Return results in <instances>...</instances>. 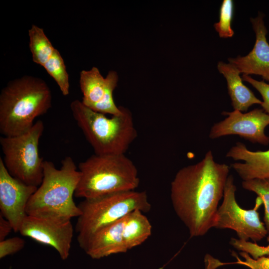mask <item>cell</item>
I'll return each instance as SVG.
<instances>
[{"label":"cell","instance_id":"2","mask_svg":"<svg viewBox=\"0 0 269 269\" xmlns=\"http://www.w3.org/2000/svg\"><path fill=\"white\" fill-rule=\"evenodd\" d=\"M51 103V90L42 79L25 75L10 81L0 94V133L14 136L26 133Z\"/></svg>","mask_w":269,"mask_h":269},{"label":"cell","instance_id":"1","mask_svg":"<svg viewBox=\"0 0 269 269\" xmlns=\"http://www.w3.org/2000/svg\"><path fill=\"white\" fill-rule=\"evenodd\" d=\"M229 170L228 165L214 160L210 150L199 162L179 169L171 181L173 208L191 238L214 228Z\"/></svg>","mask_w":269,"mask_h":269},{"label":"cell","instance_id":"9","mask_svg":"<svg viewBox=\"0 0 269 269\" xmlns=\"http://www.w3.org/2000/svg\"><path fill=\"white\" fill-rule=\"evenodd\" d=\"M222 114L228 117L212 127L209 135L211 139L238 135L253 143H269V136L265 133L269 125V115L263 109H255L246 113L234 110Z\"/></svg>","mask_w":269,"mask_h":269},{"label":"cell","instance_id":"14","mask_svg":"<svg viewBox=\"0 0 269 269\" xmlns=\"http://www.w3.org/2000/svg\"><path fill=\"white\" fill-rule=\"evenodd\" d=\"M226 156L244 161L231 164L243 181L269 178V149L252 151L244 143L238 142L228 151Z\"/></svg>","mask_w":269,"mask_h":269},{"label":"cell","instance_id":"21","mask_svg":"<svg viewBox=\"0 0 269 269\" xmlns=\"http://www.w3.org/2000/svg\"><path fill=\"white\" fill-rule=\"evenodd\" d=\"M234 13V3L232 0H224L220 6L219 20L214 26L221 38H230L234 34L232 21Z\"/></svg>","mask_w":269,"mask_h":269},{"label":"cell","instance_id":"17","mask_svg":"<svg viewBox=\"0 0 269 269\" xmlns=\"http://www.w3.org/2000/svg\"><path fill=\"white\" fill-rule=\"evenodd\" d=\"M151 225L139 210H134L124 217L123 237L128 250L144 243L151 235Z\"/></svg>","mask_w":269,"mask_h":269},{"label":"cell","instance_id":"16","mask_svg":"<svg viewBox=\"0 0 269 269\" xmlns=\"http://www.w3.org/2000/svg\"><path fill=\"white\" fill-rule=\"evenodd\" d=\"M218 71L225 78L228 93L234 110L245 112L254 104L261 105L262 101L243 82L240 72L231 63L219 62Z\"/></svg>","mask_w":269,"mask_h":269},{"label":"cell","instance_id":"8","mask_svg":"<svg viewBox=\"0 0 269 269\" xmlns=\"http://www.w3.org/2000/svg\"><path fill=\"white\" fill-rule=\"evenodd\" d=\"M236 190L233 176L230 175L225 187L223 202L217 210L214 228L231 229L236 232L238 239H250L257 243L268 235L257 211L262 201L258 198V202L253 209H243L236 200Z\"/></svg>","mask_w":269,"mask_h":269},{"label":"cell","instance_id":"10","mask_svg":"<svg viewBox=\"0 0 269 269\" xmlns=\"http://www.w3.org/2000/svg\"><path fill=\"white\" fill-rule=\"evenodd\" d=\"M118 82V74L113 70L110 71L105 78L96 67L81 71L79 80L83 94L81 102L88 108L99 113L112 116L120 114L122 107H118L113 98Z\"/></svg>","mask_w":269,"mask_h":269},{"label":"cell","instance_id":"12","mask_svg":"<svg viewBox=\"0 0 269 269\" xmlns=\"http://www.w3.org/2000/svg\"><path fill=\"white\" fill-rule=\"evenodd\" d=\"M37 188L12 176L0 157V214L10 223L15 232H19L27 216V203Z\"/></svg>","mask_w":269,"mask_h":269},{"label":"cell","instance_id":"5","mask_svg":"<svg viewBox=\"0 0 269 269\" xmlns=\"http://www.w3.org/2000/svg\"><path fill=\"white\" fill-rule=\"evenodd\" d=\"M80 178L74 196L91 199L135 190L139 184L137 169L125 154H93L79 164Z\"/></svg>","mask_w":269,"mask_h":269},{"label":"cell","instance_id":"26","mask_svg":"<svg viewBox=\"0 0 269 269\" xmlns=\"http://www.w3.org/2000/svg\"><path fill=\"white\" fill-rule=\"evenodd\" d=\"M13 230L10 223L0 214V241L6 239V237Z\"/></svg>","mask_w":269,"mask_h":269},{"label":"cell","instance_id":"13","mask_svg":"<svg viewBox=\"0 0 269 269\" xmlns=\"http://www.w3.org/2000/svg\"><path fill=\"white\" fill-rule=\"evenodd\" d=\"M250 19L256 34V42L253 49L245 56L229 58L228 61L240 73L260 75L269 82V44L266 37L268 31L263 16L260 14Z\"/></svg>","mask_w":269,"mask_h":269},{"label":"cell","instance_id":"22","mask_svg":"<svg viewBox=\"0 0 269 269\" xmlns=\"http://www.w3.org/2000/svg\"><path fill=\"white\" fill-rule=\"evenodd\" d=\"M269 244L267 246H261L257 243L244 241L232 238L230 244L236 250L248 253L252 258L257 259L263 256H269V236L267 237Z\"/></svg>","mask_w":269,"mask_h":269},{"label":"cell","instance_id":"23","mask_svg":"<svg viewBox=\"0 0 269 269\" xmlns=\"http://www.w3.org/2000/svg\"><path fill=\"white\" fill-rule=\"evenodd\" d=\"M232 255L236 257L237 261L230 263H223L221 262L215 263L217 265L215 267L227 264H239L245 266L250 269H269V258L266 256L260 257L257 259L252 258L248 253L240 252V256L244 259L241 260L239 259L236 253L232 252Z\"/></svg>","mask_w":269,"mask_h":269},{"label":"cell","instance_id":"24","mask_svg":"<svg viewBox=\"0 0 269 269\" xmlns=\"http://www.w3.org/2000/svg\"><path fill=\"white\" fill-rule=\"evenodd\" d=\"M25 245L23 239L18 237L0 241V258L14 254L22 250Z\"/></svg>","mask_w":269,"mask_h":269},{"label":"cell","instance_id":"20","mask_svg":"<svg viewBox=\"0 0 269 269\" xmlns=\"http://www.w3.org/2000/svg\"><path fill=\"white\" fill-rule=\"evenodd\" d=\"M242 186L244 189L256 193L264 204V224L269 234V178L243 181Z\"/></svg>","mask_w":269,"mask_h":269},{"label":"cell","instance_id":"25","mask_svg":"<svg viewBox=\"0 0 269 269\" xmlns=\"http://www.w3.org/2000/svg\"><path fill=\"white\" fill-rule=\"evenodd\" d=\"M242 78L252 85L260 93L263 100L261 106L264 111L269 115V84L257 80L245 74L243 75Z\"/></svg>","mask_w":269,"mask_h":269},{"label":"cell","instance_id":"3","mask_svg":"<svg viewBox=\"0 0 269 269\" xmlns=\"http://www.w3.org/2000/svg\"><path fill=\"white\" fill-rule=\"evenodd\" d=\"M43 166V180L27 203V215L63 221L78 217L81 212L73 196L80 172L73 159L65 157L59 169L48 160Z\"/></svg>","mask_w":269,"mask_h":269},{"label":"cell","instance_id":"6","mask_svg":"<svg viewBox=\"0 0 269 269\" xmlns=\"http://www.w3.org/2000/svg\"><path fill=\"white\" fill-rule=\"evenodd\" d=\"M81 214L75 226L77 240L82 249L91 236L99 229L139 210L143 213L151 208L145 191L117 192L84 199L78 205Z\"/></svg>","mask_w":269,"mask_h":269},{"label":"cell","instance_id":"7","mask_svg":"<svg viewBox=\"0 0 269 269\" xmlns=\"http://www.w3.org/2000/svg\"><path fill=\"white\" fill-rule=\"evenodd\" d=\"M41 120L26 133L14 136H1L4 165L9 173L24 183L38 187L43 177V162L39 143L44 131Z\"/></svg>","mask_w":269,"mask_h":269},{"label":"cell","instance_id":"11","mask_svg":"<svg viewBox=\"0 0 269 269\" xmlns=\"http://www.w3.org/2000/svg\"><path fill=\"white\" fill-rule=\"evenodd\" d=\"M19 232L23 236L52 247L62 260H66L70 255L74 233L71 220L27 215Z\"/></svg>","mask_w":269,"mask_h":269},{"label":"cell","instance_id":"15","mask_svg":"<svg viewBox=\"0 0 269 269\" xmlns=\"http://www.w3.org/2000/svg\"><path fill=\"white\" fill-rule=\"evenodd\" d=\"M124 217L93 234L82 248L86 254L93 259H100L127 252L123 237Z\"/></svg>","mask_w":269,"mask_h":269},{"label":"cell","instance_id":"19","mask_svg":"<svg viewBox=\"0 0 269 269\" xmlns=\"http://www.w3.org/2000/svg\"><path fill=\"white\" fill-rule=\"evenodd\" d=\"M43 67L55 80L62 95H68L70 89L69 75L64 60L58 49H55Z\"/></svg>","mask_w":269,"mask_h":269},{"label":"cell","instance_id":"18","mask_svg":"<svg viewBox=\"0 0 269 269\" xmlns=\"http://www.w3.org/2000/svg\"><path fill=\"white\" fill-rule=\"evenodd\" d=\"M29 47L33 61L43 67L56 48L53 46L43 28L33 24L28 30Z\"/></svg>","mask_w":269,"mask_h":269},{"label":"cell","instance_id":"4","mask_svg":"<svg viewBox=\"0 0 269 269\" xmlns=\"http://www.w3.org/2000/svg\"><path fill=\"white\" fill-rule=\"evenodd\" d=\"M70 107L95 154H125L137 136L132 114L124 107L120 114L111 117L92 110L79 100L73 101Z\"/></svg>","mask_w":269,"mask_h":269}]
</instances>
